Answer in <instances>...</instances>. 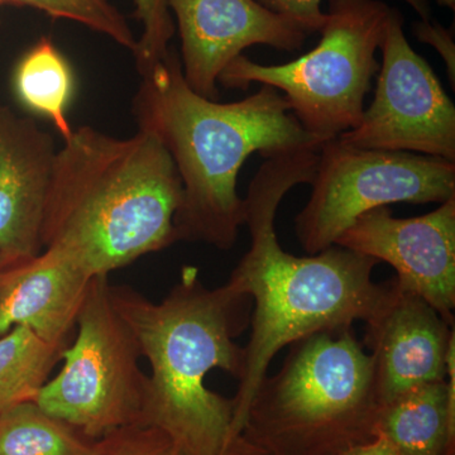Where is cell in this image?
<instances>
[{
	"mask_svg": "<svg viewBox=\"0 0 455 455\" xmlns=\"http://www.w3.org/2000/svg\"><path fill=\"white\" fill-rule=\"evenodd\" d=\"M320 148L299 149L266 157L244 199V226L251 247L228 283L250 296V341L244 372L233 397V435L243 440L248 410L260 381L280 350L317 331L352 328L366 322L385 295L387 283L372 280L376 259L331 245L298 257L278 242L275 220L284 196L315 178Z\"/></svg>",
	"mask_w": 455,
	"mask_h": 455,
	"instance_id": "1",
	"label": "cell"
},
{
	"mask_svg": "<svg viewBox=\"0 0 455 455\" xmlns=\"http://www.w3.org/2000/svg\"><path fill=\"white\" fill-rule=\"evenodd\" d=\"M133 112L139 127L154 132L166 147L181 179L176 239L223 251L235 244L244 226V199L236 184L248 157L322 147L277 89L262 85L233 103L211 100L188 85L172 50L142 75Z\"/></svg>",
	"mask_w": 455,
	"mask_h": 455,
	"instance_id": "2",
	"label": "cell"
},
{
	"mask_svg": "<svg viewBox=\"0 0 455 455\" xmlns=\"http://www.w3.org/2000/svg\"><path fill=\"white\" fill-rule=\"evenodd\" d=\"M110 293L151 368L143 425L164 431L181 455L263 454L233 435V398L205 383L212 370L243 376L244 347L235 339L251 324L252 299L228 283L208 289L194 267L160 302L131 287Z\"/></svg>",
	"mask_w": 455,
	"mask_h": 455,
	"instance_id": "3",
	"label": "cell"
},
{
	"mask_svg": "<svg viewBox=\"0 0 455 455\" xmlns=\"http://www.w3.org/2000/svg\"><path fill=\"white\" fill-rule=\"evenodd\" d=\"M181 199L178 169L154 132L116 139L77 128L56 152L42 248L89 276H108L178 242L173 220Z\"/></svg>",
	"mask_w": 455,
	"mask_h": 455,
	"instance_id": "4",
	"label": "cell"
},
{
	"mask_svg": "<svg viewBox=\"0 0 455 455\" xmlns=\"http://www.w3.org/2000/svg\"><path fill=\"white\" fill-rule=\"evenodd\" d=\"M379 410L373 358L353 328L317 331L260 381L243 436L268 455H337L376 436Z\"/></svg>",
	"mask_w": 455,
	"mask_h": 455,
	"instance_id": "5",
	"label": "cell"
},
{
	"mask_svg": "<svg viewBox=\"0 0 455 455\" xmlns=\"http://www.w3.org/2000/svg\"><path fill=\"white\" fill-rule=\"evenodd\" d=\"M390 12L382 0H331L315 49L283 65L239 55L218 83L229 89L254 83L277 89L304 130L323 145L361 123Z\"/></svg>",
	"mask_w": 455,
	"mask_h": 455,
	"instance_id": "6",
	"label": "cell"
},
{
	"mask_svg": "<svg viewBox=\"0 0 455 455\" xmlns=\"http://www.w3.org/2000/svg\"><path fill=\"white\" fill-rule=\"evenodd\" d=\"M76 326L61 370L35 403L89 439L143 424L148 376L140 370L139 343L114 307L108 276L90 281Z\"/></svg>",
	"mask_w": 455,
	"mask_h": 455,
	"instance_id": "7",
	"label": "cell"
},
{
	"mask_svg": "<svg viewBox=\"0 0 455 455\" xmlns=\"http://www.w3.org/2000/svg\"><path fill=\"white\" fill-rule=\"evenodd\" d=\"M313 193L295 220L305 252L335 244L364 212L391 204L455 197V163L411 152L379 151L326 140L319 149Z\"/></svg>",
	"mask_w": 455,
	"mask_h": 455,
	"instance_id": "8",
	"label": "cell"
},
{
	"mask_svg": "<svg viewBox=\"0 0 455 455\" xmlns=\"http://www.w3.org/2000/svg\"><path fill=\"white\" fill-rule=\"evenodd\" d=\"M403 13L392 8L381 44L382 65L372 104L347 146L411 152L455 163V107L433 68L410 46Z\"/></svg>",
	"mask_w": 455,
	"mask_h": 455,
	"instance_id": "9",
	"label": "cell"
},
{
	"mask_svg": "<svg viewBox=\"0 0 455 455\" xmlns=\"http://www.w3.org/2000/svg\"><path fill=\"white\" fill-rule=\"evenodd\" d=\"M335 244L386 262L398 287L420 296L454 324L455 197L415 218H395L388 206L362 214Z\"/></svg>",
	"mask_w": 455,
	"mask_h": 455,
	"instance_id": "10",
	"label": "cell"
},
{
	"mask_svg": "<svg viewBox=\"0 0 455 455\" xmlns=\"http://www.w3.org/2000/svg\"><path fill=\"white\" fill-rule=\"evenodd\" d=\"M178 20L185 82L196 94L218 100L224 68L256 44L301 50L307 35L289 18L257 0H169Z\"/></svg>",
	"mask_w": 455,
	"mask_h": 455,
	"instance_id": "11",
	"label": "cell"
},
{
	"mask_svg": "<svg viewBox=\"0 0 455 455\" xmlns=\"http://www.w3.org/2000/svg\"><path fill=\"white\" fill-rule=\"evenodd\" d=\"M364 344L371 350L381 406L400 395L447 379V359L454 324L395 278L366 320Z\"/></svg>",
	"mask_w": 455,
	"mask_h": 455,
	"instance_id": "12",
	"label": "cell"
},
{
	"mask_svg": "<svg viewBox=\"0 0 455 455\" xmlns=\"http://www.w3.org/2000/svg\"><path fill=\"white\" fill-rule=\"evenodd\" d=\"M55 143L32 119L0 109V268L42 252Z\"/></svg>",
	"mask_w": 455,
	"mask_h": 455,
	"instance_id": "13",
	"label": "cell"
},
{
	"mask_svg": "<svg viewBox=\"0 0 455 455\" xmlns=\"http://www.w3.org/2000/svg\"><path fill=\"white\" fill-rule=\"evenodd\" d=\"M92 276L55 251L0 268V335L27 326L62 344L76 325Z\"/></svg>",
	"mask_w": 455,
	"mask_h": 455,
	"instance_id": "14",
	"label": "cell"
},
{
	"mask_svg": "<svg viewBox=\"0 0 455 455\" xmlns=\"http://www.w3.org/2000/svg\"><path fill=\"white\" fill-rule=\"evenodd\" d=\"M376 435L385 436L398 455H453L447 379L418 386L381 406Z\"/></svg>",
	"mask_w": 455,
	"mask_h": 455,
	"instance_id": "15",
	"label": "cell"
},
{
	"mask_svg": "<svg viewBox=\"0 0 455 455\" xmlns=\"http://www.w3.org/2000/svg\"><path fill=\"white\" fill-rule=\"evenodd\" d=\"M106 436L90 442L35 401L0 412V455H103Z\"/></svg>",
	"mask_w": 455,
	"mask_h": 455,
	"instance_id": "16",
	"label": "cell"
},
{
	"mask_svg": "<svg viewBox=\"0 0 455 455\" xmlns=\"http://www.w3.org/2000/svg\"><path fill=\"white\" fill-rule=\"evenodd\" d=\"M73 85L70 66L55 44L46 37H42L23 56L14 75L20 100L33 112L47 116L64 142L73 134L66 116Z\"/></svg>",
	"mask_w": 455,
	"mask_h": 455,
	"instance_id": "17",
	"label": "cell"
},
{
	"mask_svg": "<svg viewBox=\"0 0 455 455\" xmlns=\"http://www.w3.org/2000/svg\"><path fill=\"white\" fill-rule=\"evenodd\" d=\"M64 346L51 343L27 326L0 335V412L35 401Z\"/></svg>",
	"mask_w": 455,
	"mask_h": 455,
	"instance_id": "18",
	"label": "cell"
},
{
	"mask_svg": "<svg viewBox=\"0 0 455 455\" xmlns=\"http://www.w3.org/2000/svg\"><path fill=\"white\" fill-rule=\"evenodd\" d=\"M16 5H25L44 12L52 18L73 20L92 31L107 36L132 53L137 41L130 23L108 0H2Z\"/></svg>",
	"mask_w": 455,
	"mask_h": 455,
	"instance_id": "19",
	"label": "cell"
},
{
	"mask_svg": "<svg viewBox=\"0 0 455 455\" xmlns=\"http://www.w3.org/2000/svg\"><path fill=\"white\" fill-rule=\"evenodd\" d=\"M136 17L142 23V35L133 56L140 76L166 59L175 35V22L169 0H133Z\"/></svg>",
	"mask_w": 455,
	"mask_h": 455,
	"instance_id": "20",
	"label": "cell"
},
{
	"mask_svg": "<svg viewBox=\"0 0 455 455\" xmlns=\"http://www.w3.org/2000/svg\"><path fill=\"white\" fill-rule=\"evenodd\" d=\"M103 455H181L169 436L149 425H132L106 436Z\"/></svg>",
	"mask_w": 455,
	"mask_h": 455,
	"instance_id": "21",
	"label": "cell"
},
{
	"mask_svg": "<svg viewBox=\"0 0 455 455\" xmlns=\"http://www.w3.org/2000/svg\"><path fill=\"white\" fill-rule=\"evenodd\" d=\"M274 13L289 18L300 26L307 36L322 31L326 22V13L322 11V0H257ZM420 20H431L429 0H403Z\"/></svg>",
	"mask_w": 455,
	"mask_h": 455,
	"instance_id": "22",
	"label": "cell"
},
{
	"mask_svg": "<svg viewBox=\"0 0 455 455\" xmlns=\"http://www.w3.org/2000/svg\"><path fill=\"white\" fill-rule=\"evenodd\" d=\"M415 37L436 50L447 66L449 82L455 88V42L453 29L445 28L431 20H419L412 26Z\"/></svg>",
	"mask_w": 455,
	"mask_h": 455,
	"instance_id": "23",
	"label": "cell"
},
{
	"mask_svg": "<svg viewBox=\"0 0 455 455\" xmlns=\"http://www.w3.org/2000/svg\"><path fill=\"white\" fill-rule=\"evenodd\" d=\"M337 455H398L396 449L382 435H376L368 442L353 445Z\"/></svg>",
	"mask_w": 455,
	"mask_h": 455,
	"instance_id": "24",
	"label": "cell"
},
{
	"mask_svg": "<svg viewBox=\"0 0 455 455\" xmlns=\"http://www.w3.org/2000/svg\"><path fill=\"white\" fill-rule=\"evenodd\" d=\"M435 2L442 7L451 9V11L455 9V0H435Z\"/></svg>",
	"mask_w": 455,
	"mask_h": 455,
	"instance_id": "25",
	"label": "cell"
},
{
	"mask_svg": "<svg viewBox=\"0 0 455 455\" xmlns=\"http://www.w3.org/2000/svg\"><path fill=\"white\" fill-rule=\"evenodd\" d=\"M2 4H3V2H2V0H0V5H2Z\"/></svg>",
	"mask_w": 455,
	"mask_h": 455,
	"instance_id": "26",
	"label": "cell"
},
{
	"mask_svg": "<svg viewBox=\"0 0 455 455\" xmlns=\"http://www.w3.org/2000/svg\"><path fill=\"white\" fill-rule=\"evenodd\" d=\"M260 455H268V454H265V453H263V454H260Z\"/></svg>",
	"mask_w": 455,
	"mask_h": 455,
	"instance_id": "27",
	"label": "cell"
}]
</instances>
